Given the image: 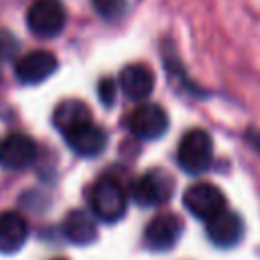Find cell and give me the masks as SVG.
Segmentation results:
<instances>
[{"label": "cell", "mask_w": 260, "mask_h": 260, "mask_svg": "<svg viewBox=\"0 0 260 260\" xmlns=\"http://www.w3.org/2000/svg\"><path fill=\"white\" fill-rule=\"evenodd\" d=\"M175 191V179L169 171L165 169H148L146 173H142L132 189H130V195L132 199L140 205V207H156V205H162L171 199Z\"/></svg>", "instance_id": "3"}, {"label": "cell", "mask_w": 260, "mask_h": 260, "mask_svg": "<svg viewBox=\"0 0 260 260\" xmlns=\"http://www.w3.org/2000/svg\"><path fill=\"white\" fill-rule=\"evenodd\" d=\"M18 39L8 30V28H0V61H10L16 57L18 53Z\"/></svg>", "instance_id": "17"}, {"label": "cell", "mask_w": 260, "mask_h": 260, "mask_svg": "<svg viewBox=\"0 0 260 260\" xmlns=\"http://www.w3.org/2000/svg\"><path fill=\"white\" fill-rule=\"evenodd\" d=\"M0 81H2V73H0Z\"/></svg>", "instance_id": "21"}, {"label": "cell", "mask_w": 260, "mask_h": 260, "mask_svg": "<svg viewBox=\"0 0 260 260\" xmlns=\"http://www.w3.org/2000/svg\"><path fill=\"white\" fill-rule=\"evenodd\" d=\"M250 142H252V146L258 150V154H260V132H254L252 136H250Z\"/></svg>", "instance_id": "19"}, {"label": "cell", "mask_w": 260, "mask_h": 260, "mask_svg": "<svg viewBox=\"0 0 260 260\" xmlns=\"http://www.w3.org/2000/svg\"><path fill=\"white\" fill-rule=\"evenodd\" d=\"M98 98L102 100V104L106 108H112L116 104V83H114V79L104 77L98 83Z\"/></svg>", "instance_id": "18"}, {"label": "cell", "mask_w": 260, "mask_h": 260, "mask_svg": "<svg viewBox=\"0 0 260 260\" xmlns=\"http://www.w3.org/2000/svg\"><path fill=\"white\" fill-rule=\"evenodd\" d=\"M28 228L24 217L18 211H2L0 213V252L14 254L26 242Z\"/></svg>", "instance_id": "14"}, {"label": "cell", "mask_w": 260, "mask_h": 260, "mask_svg": "<svg viewBox=\"0 0 260 260\" xmlns=\"http://www.w3.org/2000/svg\"><path fill=\"white\" fill-rule=\"evenodd\" d=\"M244 232H246L244 219L236 211L223 209L205 221V234L209 242L215 244L217 248H234L236 244L242 242Z\"/></svg>", "instance_id": "9"}, {"label": "cell", "mask_w": 260, "mask_h": 260, "mask_svg": "<svg viewBox=\"0 0 260 260\" xmlns=\"http://www.w3.org/2000/svg\"><path fill=\"white\" fill-rule=\"evenodd\" d=\"M183 205L193 217L207 221L225 209V197L213 183L199 181L187 187V191L183 193Z\"/></svg>", "instance_id": "5"}, {"label": "cell", "mask_w": 260, "mask_h": 260, "mask_svg": "<svg viewBox=\"0 0 260 260\" xmlns=\"http://www.w3.org/2000/svg\"><path fill=\"white\" fill-rule=\"evenodd\" d=\"M89 120H91V112L81 100H63L53 110V126L61 134Z\"/></svg>", "instance_id": "15"}, {"label": "cell", "mask_w": 260, "mask_h": 260, "mask_svg": "<svg viewBox=\"0 0 260 260\" xmlns=\"http://www.w3.org/2000/svg\"><path fill=\"white\" fill-rule=\"evenodd\" d=\"M63 238L75 246H87L98 238L95 215L85 209H71L61 221Z\"/></svg>", "instance_id": "12"}, {"label": "cell", "mask_w": 260, "mask_h": 260, "mask_svg": "<svg viewBox=\"0 0 260 260\" xmlns=\"http://www.w3.org/2000/svg\"><path fill=\"white\" fill-rule=\"evenodd\" d=\"M130 132L140 140H156L160 138L169 128V116L162 106L158 104H140L134 108L128 120Z\"/></svg>", "instance_id": "7"}, {"label": "cell", "mask_w": 260, "mask_h": 260, "mask_svg": "<svg viewBox=\"0 0 260 260\" xmlns=\"http://www.w3.org/2000/svg\"><path fill=\"white\" fill-rule=\"evenodd\" d=\"M37 142L22 132H12L0 142V167L8 171H20L35 162Z\"/></svg>", "instance_id": "10"}, {"label": "cell", "mask_w": 260, "mask_h": 260, "mask_svg": "<svg viewBox=\"0 0 260 260\" xmlns=\"http://www.w3.org/2000/svg\"><path fill=\"white\" fill-rule=\"evenodd\" d=\"M57 69V57L51 51L37 49L16 59L14 63V75L24 85H35L51 77Z\"/></svg>", "instance_id": "8"}, {"label": "cell", "mask_w": 260, "mask_h": 260, "mask_svg": "<svg viewBox=\"0 0 260 260\" xmlns=\"http://www.w3.org/2000/svg\"><path fill=\"white\" fill-rule=\"evenodd\" d=\"M183 236V219L177 213H158L144 228V244L152 252H167Z\"/></svg>", "instance_id": "6"}, {"label": "cell", "mask_w": 260, "mask_h": 260, "mask_svg": "<svg viewBox=\"0 0 260 260\" xmlns=\"http://www.w3.org/2000/svg\"><path fill=\"white\" fill-rule=\"evenodd\" d=\"M120 87L126 93V98L134 102L146 100L154 89V73L144 63L126 65L120 73Z\"/></svg>", "instance_id": "13"}, {"label": "cell", "mask_w": 260, "mask_h": 260, "mask_svg": "<svg viewBox=\"0 0 260 260\" xmlns=\"http://www.w3.org/2000/svg\"><path fill=\"white\" fill-rule=\"evenodd\" d=\"M65 142L69 144V148L79 154V156H85V158H91V156H98L104 152L106 144H108V136L106 132L95 126L91 120L89 122H83L71 130H67L63 134Z\"/></svg>", "instance_id": "11"}, {"label": "cell", "mask_w": 260, "mask_h": 260, "mask_svg": "<svg viewBox=\"0 0 260 260\" xmlns=\"http://www.w3.org/2000/svg\"><path fill=\"white\" fill-rule=\"evenodd\" d=\"M95 12L106 20H120L128 10V0H91Z\"/></svg>", "instance_id": "16"}, {"label": "cell", "mask_w": 260, "mask_h": 260, "mask_svg": "<svg viewBox=\"0 0 260 260\" xmlns=\"http://www.w3.org/2000/svg\"><path fill=\"white\" fill-rule=\"evenodd\" d=\"M55 260H65V258H55Z\"/></svg>", "instance_id": "20"}, {"label": "cell", "mask_w": 260, "mask_h": 260, "mask_svg": "<svg viewBox=\"0 0 260 260\" xmlns=\"http://www.w3.org/2000/svg\"><path fill=\"white\" fill-rule=\"evenodd\" d=\"M65 18L59 0H35L26 10V26L41 39L57 37L65 26Z\"/></svg>", "instance_id": "4"}, {"label": "cell", "mask_w": 260, "mask_h": 260, "mask_svg": "<svg viewBox=\"0 0 260 260\" xmlns=\"http://www.w3.org/2000/svg\"><path fill=\"white\" fill-rule=\"evenodd\" d=\"M213 158V140L201 128H191L183 134L177 146V162L189 175H199L209 169Z\"/></svg>", "instance_id": "1"}, {"label": "cell", "mask_w": 260, "mask_h": 260, "mask_svg": "<svg viewBox=\"0 0 260 260\" xmlns=\"http://www.w3.org/2000/svg\"><path fill=\"white\" fill-rule=\"evenodd\" d=\"M128 197L116 179H100L89 193L91 213L104 223H116L124 217Z\"/></svg>", "instance_id": "2"}]
</instances>
